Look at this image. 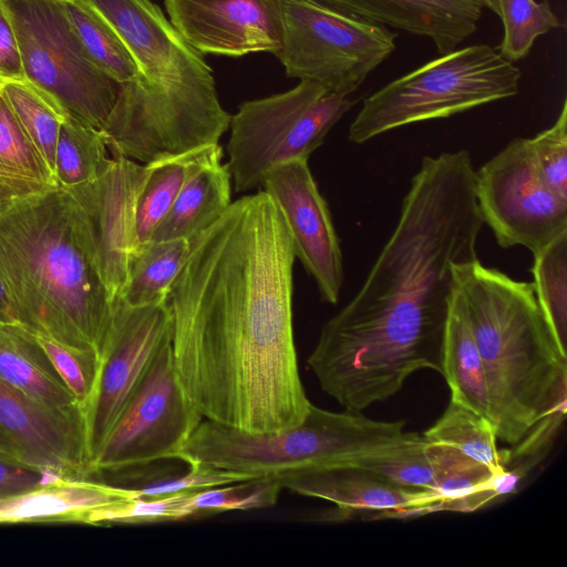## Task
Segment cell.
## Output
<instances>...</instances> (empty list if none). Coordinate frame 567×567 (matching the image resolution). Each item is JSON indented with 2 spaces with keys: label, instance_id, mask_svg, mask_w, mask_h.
<instances>
[{
  "label": "cell",
  "instance_id": "36",
  "mask_svg": "<svg viewBox=\"0 0 567 567\" xmlns=\"http://www.w3.org/2000/svg\"><path fill=\"white\" fill-rule=\"evenodd\" d=\"M193 493L130 498L91 512L85 524H144L182 520L194 516L189 506Z\"/></svg>",
  "mask_w": 567,
  "mask_h": 567
},
{
  "label": "cell",
  "instance_id": "7",
  "mask_svg": "<svg viewBox=\"0 0 567 567\" xmlns=\"http://www.w3.org/2000/svg\"><path fill=\"white\" fill-rule=\"evenodd\" d=\"M520 76V70L488 44L455 49L365 97L349 140L361 144L404 125L515 96Z\"/></svg>",
  "mask_w": 567,
  "mask_h": 567
},
{
  "label": "cell",
  "instance_id": "18",
  "mask_svg": "<svg viewBox=\"0 0 567 567\" xmlns=\"http://www.w3.org/2000/svg\"><path fill=\"white\" fill-rule=\"evenodd\" d=\"M282 488L337 505L342 519H384L440 512L436 491L404 487L351 464H332L277 477Z\"/></svg>",
  "mask_w": 567,
  "mask_h": 567
},
{
  "label": "cell",
  "instance_id": "38",
  "mask_svg": "<svg viewBox=\"0 0 567 567\" xmlns=\"http://www.w3.org/2000/svg\"><path fill=\"white\" fill-rule=\"evenodd\" d=\"M189 470L179 476L154 481L132 488L135 497H159L175 493L196 492L250 480L247 474L214 467L206 464H188ZM257 478V477H256Z\"/></svg>",
  "mask_w": 567,
  "mask_h": 567
},
{
  "label": "cell",
  "instance_id": "3",
  "mask_svg": "<svg viewBox=\"0 0 567 567\" xmlns=\"http://www.w3.org/2000/svg\"><path fill=\"white\" fill-rule=\"evenodd\" d=\"M114 28L137 73L121 83L101 131L109 150L141 164L218 145L231 115L212 68L151 0H85Z\"/></svg>",
  "mask_w": 567,
  "mask_h": 567
},
{
  "label": "cell",
  "instance_id": "13",
  "mask_svg": "<svg viewBox=\"0 0 567 567\" xmlns=\"http://www.w3.org/2000/svg\"><path fill=\"white\" fill-rule=\"evenodd\" d=\"M172 331L167 301L132 306L114 298L97 383L84 419L89 465L154 358L172 341Z\"/></svg>",
  "mask_w": 567,
  "mask_h": 567
},
{
  "label": "cell",
  "instance_id": "42",
  "mask_svg": "<svg viewBox=\"0 0 567 567\" xmlns=\"http://www.w3.org/2000/svg\"><path fill=\"white\" fill-rule=\"evenodd\" d=\"M24 197L0 184V217L11 210Z\"/></svg>",
  "mask_w": 567,
  "mask_h": 567
},
{
  "label": "cell",
  "instance_id": "39",
  "mask_svg": "<svg viewBox=\"0 0 567 567\" xmlns=\"http://www.w3.org/2000/svg\"><path fill=\"white\" fill-rule=\"evenodd\" d=\"M0 81H25L18 39L4 8L0 3Z\"/></svg>",
  "mask_w": 567,
  "mask_h": 567
},
{
  "label": "cell",
  "instance_id": "30",
  "mask_svg": "<svg viewBox=\"0 0 567 567\" xmlns=\"http://www.w3.org/2000/svg\"><path fill=\"white\" fill-rule=\"evenodd\" d=\"M64 7L91 60L120 84L134 79L136 64L109 21L85 0H64Z\"/></svg>",
  "mask_w": 567,
  "mask_h": 567
},
{
  "label": "cell",
  "instance_id": "15",
  "mask_svg": "<svg viewBox=\"0 0 567 567\" xmlns=\"http://www.w3.org/2000/svg\"><path fill=\"white\" fill-rule=\"evenodd\" d=\"M0 446L9 460L45 473L87 476L82 419L38 402L1 378Z\"/></svg>",
  "mask_w": 567,
  "mask_h": 567
},
{
  "label": "cell",
  "instance_id": "35",
  "mask_svg": "<svg viewBox=\"0 0 567 567\" xmlns=\"http://www.w3.org/2000/svg\"><path fill=\"white\" fill-rule=\"evenodd\" d=\"M281 489L277 478H250L196 491L189 506L193 515L266 508L276 504Z\"/></svg>",
  "mask_w": 567,
  "mask_h": 567
},
{
  "label": "cell",
  "instance_id": "8",
  "mask_svg": "<svg viewBox=\"0 0 567 567\" xmlns=\"http://www.w3.org/2000/svg\"><path fill=\"white\" fill-rule=\"evenodd\" d=\"M357 103L309 80L282 93L241 103L230 117L228 162L235 190L262 186L277 165L308 159Z\"/></svg>",
  "mask_w": 567,
  "mask_h": 567
},
{
  "label": "cell",
  "instance_id": "31",
  "mask_svg": "<svg viewBox=\"0 0 567 567\" xmlns=\"http://www.w3.org/2000/svg\"><path fill=\"white\" fill-rule=\"evenodd\" d=\"M0 90L54 175L58 136L69 114L27 81L1 82Z\"/></svg>",
  "mask_w": 567,
  "mask_h": 567
},
{
  "label": "cell",
  "instance_id": "28",
  "mask_svg": "<svg viewBox=\"0 0 567 567\" xmlns=\"http://www.w3.org/2000/svg\"><path fill=\"white\" fill-rule=\"evenodd\" d=\"M112 154L103 132L70 115L61 124L55 150V181L70 189L99 178Z\"/></svg>",
  "mask_w": 567,
  "mask_h": 567
},
{
  "label": "cell",
  "instance_id": "41",
  "mask_svg": "<svg viewBox=\"0 0 567 567\" xmlns=\"http://www.w3.org/2000/svg\"><path fill=\"white\" fill-rule=\"evenodd\" d=\"M0 324L20 326L0 279Z\"/></svg>",
  "mask_w": 567,
  "mask_h": 567
},
{
  "label": "cell",
  "instance_id": "9",
  "mask_svg": "<svg viewBox=\"0 0 567 567\" xmlns=\"http://www.w3.org/2000/svg\"><path fill=\"white\" fill-rule=\"evenodd\" d=\"M13 25L25 81L70 116L99 130L115 105L120 83L87 55L64 0H0Z\"/></svg>",
  "mask_w": 567,
  "mask_h": 567
},
{
  "label": "cell",
  "instance_id": "10",
  "mask_svg": "<svg viewBox=\"0 0 567 567\" xmlns=\"http://www.w3.org/2000/svg\"><path fill=\"white\" fill-rule=\"evenodd\" d=\"M284 41L277 58L289 78L349 96L395 50L382 24L313 0H281Z\"/></svg>",
  "mask_w": 567,
  "mask_h": 567
},
{
  "label": "cell",
  "instance_id": "23",
  "mask_svg": "<svg viewBox=\"0 0 567 567\" xmlns=\"http://www.w3.org/2000/svg\"><path fill=\"white\" fill-rule=\"evenodd\" d=\"M441 374L450 388L451 400L491 421L483 360L468 324L464 302L455 288L445 322Z\"/></svg>",
  "mask_w": 567,
  "mask_h": 567
},
{
  "label": "cell",
  "instance_id": "6",
  "mask_svg": "<svg viewBox=\"0 0 567 567\" xmlns=\"http://www.w3.org/2000/svg\"><path fill=\"white\" fill-rule=\"evenodd\" d=\"M404 421L372 420L362 412H332L311 404L305 419L290 427L249 433L202 421L178 460L244 473L252 478L282 475L342 463L359 454L410 439Z\"/></svg>",
  "mask_w": 567,
  "mask_h": 567
},
{
  "label": "cell",
  "instance_id": "17",
  "mask_svg": "<svg viewBox=\"0 0 567 567\" xmlns=\"http://www.w3.org/2000/svg\"><path fill=\"white\" fill-rule=\"evenodd\" d=\"M146 173V164L112 155L111 165L99 178L68 189L84 210L100 274L113 300L125 284L135 248V203Z\"/></svg>",
  "mask_w": 567,
  "mask_h": 567
},
{
  "label": "cell",
  "instance_id": "46",
  "mask_svg": "<svg viewBox=\"0 0 567 567\" xmlns=\"http://www.w3.org/2000/svg\"><path fill=\"white\" fill-rule=\"evenodd\" d=\"M1 326V324H0Z\"/></svg>",
  "mask_w": 567,
  "mask_h": 567
},
{
  "label": "cell",
  "instance_id": "45",
  "mask_svg": "<svg viewBox=\"0 0 567 567\" xmlns=\"http://www.w3.org/2000/svg\"><path fill=\"white\" fill-rule=\"evenodd\" d=\"M0 83H1V81H0Z\"/></svg>",
  "mask_w": 567,
  "mask_h": 567
},
{
  "label": "cell",
  "instance_id": "22",
  "mask_svg": "<svg viewBox=\"0 0 567 567\" xmlns=\"http://www.w3.org/2000/svg\"><path fill=\"white\" fill-rule=\"evenodd\" d=\"M221 158H212L187 178L151 240H190L225 214L233 203L231 175Z\"/></svg>",
  "mask_w": 567,
  "mask_h": 567
},
{
  "label": "cell",
  "instance_id": "43",
  "mask_svg": "<svg viewBox=\"0 0 567 567\" xmlns=\"http://www.w3.org/2000/svg\"><path fill=\"white\" fill-rule=\"evenodd\" d=\"M483 7H487L496 16H502V0H480Z\"/></svg>",
  "mask_w": 567,
  "mask_h": 567
},
{
  "label": "cell",
  "instance_id": "5",
  "mask_svg": "<svg viewBox=\"0 0 567 567\" xmlns=\"http://www.w3.org/2000/svg\"><path fill=\"white\" fill-rule=\"evenodd\" d=\"M453 277L483 360L496 437L515 446L544 421L565 417L567 352L542 313L533 282L478 259L455 265Z\"/></svg>",
  "mask_w": 567,
  "mask_h": 567
},
{
  "label": "cell",
  "instance_id": "16",
  "mask_svg": "<svg viewBox=\"0 0 567 567\" xmlns=\"http://www.w3.org/2000/svg\"><path fill=\"white\" fill-rule=\"evenodd\" d=\"M171 23L199 53L243 56L280 51L281 0H164Z\"/></svg>",
  "mask_w": 567,
  "mask_h": 567
},
{
  "label": "cell",
  "instance_id": "29",
  "mask_svg": "<svg viewBox=\"0 0 567 567\" xmlns=\"http://www.w3.org/2000/svg\"><path fill=\"white\" fill-rule=\"evenodd\" d=\"M343 463L369 470L410 488L434 491L441 476L431 444L417 433L398 444L359 454L339 464Z\"/></svg>",
  "mask_w": 567,
  "mask_h": 567
},
{
  "label": "cell",
  "instance_id": "19",
  "mask_svg": "<svg viewBox=\"0 0 567 567\" xmlns=\"http://www.w3.org/2000/svg\"><path fill=\"white\" fill-rule=\"evenodd\" d=\"M431 39L440 54L454 51L471 37L482 17L480 0H313Z\"/></svg>",
  "mask_w": 567,
  "mask_h": 567
},
{
  "label": "cell",
  "instance_id": "24",
  "mask_svg": "<svg viewBox=\"0 0 567 567\" xmlns=\"http://www.w3.org/2000/svg\"><path fill=\"white\" fill-rule=\"evenodd\" d=\"M218 155H223L219 144L146 164L147 173L135 203V248L151 240L187 178Z\"/></svg>",
  "mask_w": 567,
  "mask_h": 567
},
{
  "label": "cell",
  "instance_id": "20",
  "mask_svg": "<svg viewBox=\"0 0 567 567\" xmlns=\"http://www.w3.org/2000/svg\"><path fill=\"white\" fill-rule=\"evenodd\" d=\"M132 488L85 476L55 475L29 489L0 496V524L62 522L85 524L87 515L134 498Z\"/></svg>",
  "mask_w": 567,
  "mask_h": 567
},
{
  "label": "cell",
  "instance_id": "2",
  "mask_svg": "<svg viewBox=\"0 0 567 567\" xmlns=\"http://www.w3.org/2000/svg\"><path fill=\"white\" fill-rule=\"evenodd\" d=\"M483 224L468 152L424 156L365 281L324 323L308 358L344 410L386 401L420 370L441 373L453 268L477 259Z\"/></svg>",
  "mask_w": 567,
  "mask_h": 567
},
{
  "label": "cell",
  "instance_id": "21",
  "mask_svg": "<svg viewBox=\"0 0 567 567\" xmlns=\"http://www.w3.org/2000/svg\"><path fill=\"white\" fill-rule=\"evenodd\" d=\"M0 378L38 402L82 419L75 398L34 336L21 326H0Z\"/></svg>",
  "mask_w": 567,
  "mask_h": 567
},
{
  "label": "cell",
  "instance_id": "25",
  "mask_svg": "<svg viewBox=\"0 0 567 567\" xmlns=\"http://www.w3.org/2000/svg\"><path fill=\"white\" fill-rule=\"evenodd\" d=\"M190 240H150L130 255L125 284L117 297L132 306L166 302L189 251Z\"/></svg>",
  "mask_w": 567,
  "mask_h": 567
},
{
  "label": "cell",
  "instance_id": "27",
  "mask_svg": "<svg viewBox=\"0 0 567 567\" xmlns=\"http://www.w3.org/2000/svg\"><path fill=\"white\" fill-rule=\"evenodd\" d=\"M0 184L27 198L58 186L0 90Z\"/></svg>",
  "mask_w": 567,
  "mask_h": 567
},
{
  "label": "cell",
  "instance_id": "11",
  "mask_svg": "<svg viewBox=\"0 0 567 567\" xmlns=\"http://www.w3.org/2000/svg\"><path fill=\"white\" fill-rule=\"evenodd\" d=\"M203 415L174 365L172 341L154 358L87 468V476L178 458Z\"/></svg>",
  "mask_w": 567,
  "mask_h": 567
},
{
  "label": "cell",
  "instance_id": "37",
  "mask_svg": "<svg viewBox=\"0 0 567 567\" xmlns=\"http://www.w3.org/2000/svg\"><path fill=\"white\" fill-rule=\"evenodd\" d=\"M529 141L543 181L567 202V99L555 123Z\"/></svg>",
  "mask_w": 567,
  "mask_h": 567
},
{
  "label": "cell",
  "instance_id": "34",
  "mask_svg": "<svg viewBox=\"0 0 567 567\" xmlns=\"http://www.w3.org/2000/svg\"><path fill=\"white\" fill-rule=\"evenodd\" d=\"M33 336L75 398L84 423L97 383L99 355L94 351L70 347L41 334Z\"/></svg>",
  "mask_w": 567,
  "mask_h": 567
},
{
  "label": "cell",
  "instance_id": "33",
  "mask_svg": "<svg viewBox=\"0 0 567 567\" xmlns=\"http://www.w3.org/2000/svg\"><path fill=\"white\" fill-rule=\"evenodd\" d=\"M501 19L504 35L497 51L512 63L529 53L536 38L563 25L548 0H502Z\"/></svg>",
  "mask_w": 567,
  "mask_h": 567
},
{
  "label": "cell",
  "instance_id": "40",
  "mask_svg": "<svg viewBox=\"0 0 567 567\" xmlns=\"http://www.w3.org/2000/svg\"><path fill=\"white\" fill-rule=\"evenodd\" d=\"M54 476L21 463L0 458V496L19 493Z\"/></svg>",
  "mask_w": 567,
  "mask_h": 567
},
{
  "label": "cell",
  "instance_id": "1",
  "mask_svg": "<svg viewBox=\"0 0 567 567\" xmlns=\"http://www.w3.org/2000/svg\"><path fill=\"white\" fill-rule=\"evenodd\" d=\"M295 258L284 215L264 189L190 239L167 303L174 365L206 420L268 433L309 412L292 328Z\"/></svg>",
  "mask_w": 567,
  "mask_h": 567
},
{
  "label": "cell",
  "instance_id": "26",
  "mask_svg": "<svg viewBox=\"0 0 567 567\" xmlns=\"http://www.w3.org/2000/svg\"><path fill=\"white\" fill-rule=\"evenodd\" d=\"M422 436L431 444L460 452L495 474L508 471L509 451L498 449L491 421L451 399L440 419Z\"/></svg>",
  "mask_w": 567,
  "mask_h": 567
},
{
  "label": "cell",
  "instance_id": "12",
  "mask_svg": "<svg viewBox=\"0 0 567 567\" xmlns=\"http://www.w3.org/2000/svg\"><path fill=\"white\" fill-rule=\"evenodd\" d=\"M483 218L503 248L534 254L567 230V202L543 181L529 138H515L475 171Z\"/></svg>",
  "mask_w": 567,
  "mask_h": 567
},
{
  "label": "cell",
  "instance_id": "32",
  "mask_svg": "<svg viewBox=\"0 0 567 567\" xmlns=\"http://www.w3.org/2000/svg\"><path fill=\"white\" fill-rule=\"evenodd\" d=\"M533 256L537 302L553 336L567 352V230Z\"/></svg>",
  "mask_w": 567,
  "mask_h": 567
},
{
  "label": "cell",
  "instance_id": "4",
  "mask_svg": "<svg viewBox=\"0 0 567 567\" xmlns=\"http://www.w3.org/2000/svg\"><path fill=\"white\" fill-rule=\"evenodd\" d=\"M0 279L22 328L100 358L113 299L68 189L27 197L0 217Z\"/></svg>",
  "mask_w": 567,
  "mask_h": 567
},
{
  "label": "cell",
  "instance_id": "44",
  "mask_svg": "<svg viewBox=\"0 0 567 567\" xmlns=\"http://www.w3.org/2000/svg\"><path fill=\"white\" fill-rule=\"evenodd\" d=\"M0 458L9 460L7 454L4 453V451L1 449V446H0Z\"/></svg>",
  "mask_w": 567,
  "mask_h": 567
},
{
  "label": "cell",
  "instance_id": "14",
  "mask_svg": "<svg viewBox=\"0 0 567 567\" xmlns=\"http://www.w3.org/2000/svg\"><path fill=\"white\" fill-rule=\"evenodd\" d=\"M262 187L281 210L295 256L315 279L321 299L336 305L343 282L342 252L308 159L275 166L267 173Z\"/></svg>",
  "mask_w": 567,
  "mask_h": 567
}]
</instances>
